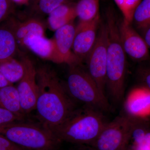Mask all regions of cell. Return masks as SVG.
Masks as SVG:
<instances>
[{"label": "cell", "mask_w": 150, "mask_h": 150, "mask_svg": "<svg viewBox=\"0 0 150 150\" xmlns=\"http://www.w3.org/2000/svg\"><path fill=\"white\" fill-rule=\"evenodd\" d=\"M20 60L24 67V74L16 88L22 110L26 115L35 110L38 95L37 71L32 61L28 57L21 55Z\"/></svg>", "instance_id": "obj_8"}, {"label": "cell", "mask_w": 150, "mask_h": 150, "mask_svg": "<svg viewBox=\"0 0 150 150\" xmlns=\"http://www.w3.org/2000/svg\"><path fill=\"white\" fill-rule=\"evenodd\" d=\"M100 0H78L75 4L77 17L81 22H87L100 16Z\"/></svg>", "instance_id": "obj_19"}, {"label": "cell", "mask_w": 150, "mask_h": 150, "mask_svg": "<svg viewBox=\"0 0 150 150\" xmlns=\"http://www.w3.org/2000/svg\"><path fill=\"white\" fill-rule=\"evenodd\" d=\"M100 21V16L91 21L79 22L76 26L72 50L82 62L86 60L95 44Z\"/></svg>", "instance_id": "obj_12"}, {"label": "cell", "mask_w": 150, "mask_h": 150, "mask_svg": "<svg viewBox=\"0 0 150 150\" xmlns=\"http://www.w3.org/2000/svg\"><path fill=\"white\" fill-rule=\"evenodd\" d=\"M142 37L150 49V25L142 31Z\"/></svg>", "instance_id": "obj_28"}, {"label": "cell", "mask_w": 150, "mask_h": 150, "mask_svg": "<svg viewBox=\"0 0 150 150\" xmlns=\"http://www.w3.org/2000/svg\"><path fill=\"white\" fill-rule=\"evenodd\" d=\"M12 84L0 73V88Z\"/></svg>", "instance_id": "obj_29"}, {"label": "cell", "mask_w": 150, "mask_h": 150, "mask_svg": "<svg viewBox=\"0 0 150 150\" xmlns=\"http://www.w3.org/2000/svg\"><path fill=\"white\" fill-rule=\"evenodd\" d=\"M108 30L106 93L111 101L118 104L123 101L125 94L126 72V55L119 35L118 25L113 10L106 13Z\"/></svg>", "instance_id": "obj_3"}, {"label": "cell", "mask_w": 150, "mask_h": 150, "mask_svg": "<svg viewBox=\"0 0 150 150\" xmlns=\"http://www.w3.org/2000/svg\"><path fill=\"white\" fill-rule=\"evenodd\" d=\"M24 120V118L4 108H0V126Z\"/></svg>", "instance_id": "obj_25"}, {"label": "cell", "mask_w": 150, "mask_h": 150, "mask_svg": "<svg viewBox=\"0 0 150 150\" xmlns=\"http://www.w3.org/2000/svg\"><path fill=\"white\" fill-rule=\"evenodd\" d=\"M136 122L121 114L107 122L90 146L95 150H124Z\"/></svg>", "instance_id": "obj_6"}, {"label": "cell", "mask_w": 150, "mask_h": 150, "mask_svg": "<svg viewBox=\"0 0 150 150\" xmlns=\"http://www.w3.org/2000/svg\"><path fill=\"white\" fill-rule=\"evenodd\" d=\"M141 31L150 25V0H142L134 11L133 21Z\"/></svg>", "instance_id": "obj_21"}, {"label": "cell", "mask_w": 150, "mask_h": 150, "mask_svg": "<svg viewBox=\"0 0 150 150\" xmlns=\"http://www.w3.org/2000/svg\"><path fill=\"white\" fill-rule=\"evenodd\" d=\"M0 135L26 150H56L62 142L41 123L24 120L0 126Z\"/></svg>", "instance_id": "obj_4"}, {"label": "cell", "mask_w": 150, "mask_h": 150, "mask_svg": "<svg viewBox=\"0 0 150 150\" xmlns=\"http://www.w3.org/2000/svg\"><path fill=\"white\" fill-rule=\"evenodd\" d=\"M121 44L126 55L137 62L150 59L149 49L144 38L134 29L131 23L123 19L118 25Z\"/></svg>", "instance_id": "obj_11"}, {"label": "cell", "mask_w": 150, "mask_h": 150, "mask_svg": "<svg viewBox=\"0 0 150 150\" xmlns=\"http://www.w3.org/2000/svg\"><path fill=\"white\" fill-rule=\"evenodd\" d=\"M13 28L19 47H23L25 41L34 35H44L45 26L36 17L29 18L23 22L18 21L12 16L9 18Z\"/></svg>", "instance_id": "obj_13"}, {"label": "cell", "mask_w": 150, "mask_h": 150, "mask_svg": "<svg viewBox=\"0 0 150 150\" xmlns=\"http://www.w3.org/2000/svg\"><path fill=\"white\" fill-rule=\"evenodd\" d=\"M75 30L76 26L72 21L55 31L53 38L55 47L54 63L69 66L82 64L73 51Z\"/></svg>", "instance_id": "obj_10"}, {"label": "cell", "mask_w": 150, "mask_h": 150, "mask_svg": "<svg viewBox=\"0 0 150 150\" xmlns=\"http://www.w3.org/2000/svg\"><path fill=\"white\" fill-rule=\"evenodd\" d=\"M0 73L10 83L19 81L24 74V67L21 60L13 58L0 62Z\"/></svg>", "instance_id": "obj_20"}, {"label": "cell", "mask_w": 150, "mask_h": 150, "mask_svg": "<svg viewBox=\"0 0 150 150\" xmlns=\"http://www.w3.org/2000/svg\"><path fill=\"white\" fill-rule=\"evenodd\" d=\"M75 4L70 2L63 4L55 8L48 15L47 24L49 29L56 31L77 17Z\"/></svg>", "instance_id": "obj_16"}, {"label": "cell", "mask_w": 150, "mask_h": 150, "mask_svg": "<svg viewBox=\"0 0 150 150\" xmlns=\"http://www.w3.org/2000/svg\"><path fill=\"white\" fill-rule=\"evenodd\" d=\"M19 46L9 18L0 23V62L16 58Z\"/></svg>", "instance_id": "obj_14"}, {"label": "cell", "mask_w": 150, "mask_h": 150, "mask_svg": "<svg viewBox=\"0 0 150 150\" xmlns=\"http://www.w3.org/2000/svg\"><path fill=\"white\" fill-rule=\"evenodd\" d=\"M130 150H150L149 122H137L131 133L129 146Z\"/></svg>", "instance_id": "obj_17"}, {"label": "cell", "mask_w": 150, "mask_h": 150, "mask_svg": "<svg viewBox=\"0 0 150 150\" xmlns=\"http://www.w3.org/2000/svg\"><path fill=\"white\" fill-rule=\"evenodd\" d=\"M32 7L36 13L48 15L59 6L73 0H32Z\"/></svg>", "instance_id": "obj_22"}, {"label": "cell", "mask_w": 150, "mask_h": 150, "mask_svg": "<svg viewBox=\"0 0 150 150\" xmlns=\"http://www.w3.org/2000/svg\"><path fill=\"white\" fill-rule=\"evenodd\" d=\"M70 95L76 102L103 111L110 110V103L103 94L82 65L69 66L66 85Z\"/></svg>", "instance_id": "obj_5"}, {"label": "cell", "mask_w": 150, "mask_h": 150, "mask_svg": "<svg viewBox=\"0 0 150 150\" xmlns=\"http://www.w3.org/2000/svg\"><path fill=\"white\" fill-rule=\"evenodd\" d=\"M139 76L142 85L150 90V67H142L139 70Z\"/></svg>", "instance_id": "obj_26"}, {"label": "cell", "mask_w": 150, "mask_h": 150, "mask_svg": "<svg viewBox=\"0 0 150 150\" xmlns=\"http://www.w3.org/2000/svg\"><path fill=\"white\" fill-rule=\"evenodd\" d=\"M14 4L18 5L27 4H29L30 0H11Z\"/></svg>", "instance_id": "obj_31"}, {"label": "cell", "mask_w": 150, "mask_h": 150, "mask_svg": "<svg viewBox=\"0 0 150 150\" xmlns=\"http://www.w3.org/2000/svg\"><path fill=\"white\" fill-rule=\"evenodd\" d=\"M107 43V26L106 23H101L98 28L95 44L85 60L89 74L103 94L107 98L105 86Z\"/></svg>", "instance_id": "obj_7"}, {"label": "cell", "mask_w": 150, "mask_h": 150, "mask_svg": "<svg viewBox=\"0 0 150 150\" xmlns=\"http://www.w3.org/2000/svg\"><path fill=\"white\" fill-rule=\"evenodd\" d=\"M73 150H95L91 146L88 145H77Z\"/></svg>", "instance_id": "obj_30"}, {"label": "cell", "mask_w": 150, "mask_h": 150, "mask_svg": "<svg viewBox=\"0 0 150 150\" xmlns=\"http://www.w3.org/2000/svg\"><path fill=\"white\" fill-rule=\"evenodd\" d=\"M123 17V20L131 23L135 10L142 0H114Z\"/></svg>", "instance_id": "obj_23"}, {"label": "cell", "mask_w": 150, "mask_h": 150, "mask_svg": "<svg viewBox=\"0 0 150 150\" xmlns=\"http://www.w3.org/2000/svg\"><path fill=\"white\" fill-rule=\"evenodd\" d=\"M103 113L95 108L83 105L51 131L61 142L91 146L108 122Z\"/></svg>", "instance_id": "obj_2"}, {"label": "cell", "mask_w": 150, "mask_h": 150, "mask_svg": "<svg viewBox=\"0 0 150 150\" xmlns=\"http://www.w3.org/2000/svg\"><path fill=\"white\" fill-rule=\"evenodd\" d=\"M124 150H130V149H129V147H128L126 149H125Z\"/></svg>", "instance_id": "obj_32"}, {"label": "cell", "mask_w": 150, "mask_h": 150, "mask_svg": "<svg viewBox=\"0 0 150 150\" xmlns=\"http://www.w3.org/2000/svg\"><path fill=\"white\" fill-rule=\"evenodd\" d=\"M14 4L11 0H0V23L13 16L14 12Z\"/></svg>", "instance_id": "obj_24"}, {"label": "cell", "mask_w": 150, "mask_h": 150, "mask_svg": "<svg viewBox=\"0 0 150 150\" xmlns=\"http://www.w3.org/2000/svg\"><path fill=\"white\" fill-rule=\"evenodd\" d=\"M0 150H26L15 144L2 135H0Z\"/></svg>", "instance_id": "obj_27"}, {"label": "cell", "mask_w": 150, "mask_h": 150, "mask_svg": "<svg viewBox=\"0 0 150 150\" xmlns=\"http://www.w3.org/2000/svg\"><path fill=\"white\" fill-rule=\"evenodd\" d=\"M36 71L38 95L35 110L40 123L51 131L77 108L76 102L54 70L44 66Z\"/></svg>", "instance_id": "obj_1"}, {"label": "cell", "mask_w": 150, "mask_h": 150, "mask_svg": "<svg viewBox=\"0 0 150 150\" xmlns=\"http://www.w3.org/2000/svg\"><path fill=\"white\" fill-rule=\"evenodd\" d=\"M0 108L22 118L25 116L22 110L17 89L13 84L0 88Z\"/></svg>", "instance_id": "obj_18"}, {"label": "cell", "mask_w": 150, "mask_h": 150, "mask_svg": "<svg viewBox=\"0 0 150 150\" xmlns=\"http://www.w3.org/2000/svg\"><path fill=\"white\" fill-rule=\"evenodd\" d=\"M23 47L28 48L41 59L54 62L55 47L53 39H48L44 35H34L28 38Z\"/></svg>", "instance_id": "obj_15"}, {"label": "cell", "mask_w": 150, "mask_h": 150, "mask_svg": "<svg viewBox=\"0 0 150 150\" xmlns=\"http://www.w3.org/2000/svg\"><path fill=\"white\" fill-rule=\"evenodd\" d=\"M122 114L136 122H149L150 90L144 86L135 87L123 102Z\"/></svg>", "instance_id": "obj_9"}]
</instances>
